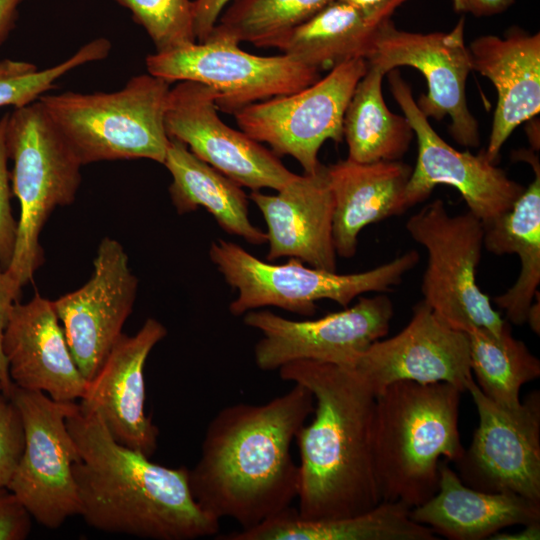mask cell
Returning <instances> with one entry per match:
<instances>
[{"label": "cell", "mask_w": 540, "mask_h": 540, "mask_svg": "<svg viewBox=\"0 0 540 540\" xmlns=\"http://www.w3.org/2000/svg\"><path fill=\"white\" fill-rule=\"evenodd\" d=\"M466 392L479 422L470 446L455 462L458 476L478 490L513 492L540 503V392L529 393L517 408L493 402L474 379Z\"/></svg>", "instance_id": "cell-13"}, {"label": "cell", "mask_w": 540, "mask_h": 540, "mask_svg": "<svg viewBox=\"0 0 540 540\" xmlns=\"http://www.w3.org/2000/svg\"><path fill=\"white\" fill-rule=\"evenodd\" d=\"M394 315L386 295L359 297L344 310L315 320H289L267 310L249 311L243 321L262 338L254 348L255 363L263 371L310 360L352 367L357 357L389 332Z\"/></svg>", "instance_id": "cell-14"}, {"label": "cell", "mask_w": 540, "mask_h": 540, "mask_svg": "<svg viewBox=\"0 0 540 540\" xmlns=\"http://www.w3.org/2000/svg\"><path fill=\"white\" fill-rule=\"evenodd\" d=\"M163 165L171 174V201L178 214L205 208L227 233L253 245L267 242L249 219L248 197L236 182L195 156L185 143L169 138Z\"/></svg>", "instance_id": "cell-27"}, {"label": "cell", "mask_w": 540, "mask_h": 540, "mask_svg": "<svg viewBox=\"0 0 540 540\" xmlns=\"http://www.w3.org/2000/svg\"><path fill=\"white\" fill-rule=\"evenodd\" d=\"M333 1L233 0L220 15L208 38L236 44L246 41L256 47L267 48Z\"/></svg>", "instance_id": "cell-31"}, {"label": "cell", "mask_w": 540, "mask_h": 540, "mask_svg": "<svg viewBox=\"0 0 540 540\" xmlns=\"http://www.w3.org/2000/svg\"><path fill=\"white\" fill-rule=\"evenodd\" d=\"M5 135L14 164L12 194L20 205L16 243L6 269L23 287L44 262L42 228L57 207L74 202L83 165L39 100L7 114Z\"/></svg>", "instance_id": "cell-6"}, {"label": "cell", "mask_w": 540, "mask_h": 540, "mask_svg": "<svg viewBox=\"0 0 540 540\" xmlns=\"http://www.w3.org/2000/svg\"><path fill=\"white\" fill-rule=\"evenodd\" d=\"M217 98V91L208 85L177 82L170 88L166 104L168 137L182 141L199 159L252 191H279L292 181L297 174L276 154L219 118Z\"/></svg>", "instance_id": "cell-16"}, {"label": "cell", "mask_w": 540, "mask_h": 540, "mask_svg": "<svg viewBox=\"0 0 540 540\" xmlns=\"http://www.w3.org/2000/svg\"><path fill=\"white\" fill-rule=\"evenodd\" d=\"M24 449V427L13 400L0 391V487H7Z\"/></svg>", "instance_id": "cell-34"}, {"label": "cell", "mask_w": 540, "mask_h": 540, "mask_svg": "<svg viewBox=\"0 0 540 540\" xmlns=\"http://www.w3.org/2000/svg\"><path fill=\"white\" fill-rule=\"evenodd\" d=\"M166 335L154 318L133 336L122 333L78 403L82 411L96 414L118 443L149 458L157 449L159 430L144 411V366Z\"/></svg>", "instance_id": "cell-19"}, {"label": "cell", "mask_w": 540, "mask_h": 540, "mask_svg": "<svg viewBox=\"0 0 540 540\" xmlns=\"http://www.w3.org/2000/svg\"><path fill=\"white\" fill-rule=\"evenodd\" d=\"M66 424L80 455L72 466L79 515L89 526L154 540L217 536L220 520L194 499L186 467L154 463L118 443L79 404Z\"/></svg>", "instance_id": "cell-2"}, {"label": "cell", "mask_w": 540, "mask_h": 540, "mask_svg": "<svg viewBox=\"0 0 540 540\" xmlns=\"http://www.w3.org/2000/svg\"><path fill=\"white\" fill-rule=\"evenodd\" d=\"M7 114L0 119V264L6 269L11 261L17 236V221L15 220L10 199L11 174L8 171V151L6 145Z\"/></svg>", "instance_id": "cell-35"}, {"label": "cell", "mask_w": 540, "mask_h": 540, "mask_svg": "<svg viewBox=\"0 0 540 540\" xmlns=\"http://www.w3.org/2000/svg\"><path fill=\"white\" fill-rule=\"evenodd\" d=\"M231 0H194L192 1L193 22L196 41L207 40L218 22L223 9Z\"/></svg>", "instance_id": "cell-38"}, {"label": "cell", "mask_w": 540, "mask_h": 540, "mask_svg": "<svg viewBox=\"0 0 540 540\" xmlns=\"http://www.w3.org/2000/svg\"><path fill=\"white\" fill-rule=\"evenodd\" d=\"M467 335L471 370L481 392L500 406L517 408L521 387L540 376L539 359L512 335L508 321L500 334L473 328Z\"/></svg>", "instance_id": "cell-30"}, {"label": "cell", "mask_w": 540, "mask_h": 540, "mask_svg": "<svg viewBox=\"0 0 540 540\" xmlns=\"http://www.w3.org/2000/svg\"><path fill=\"white\" fill-rule=\"evenodd\" d=\"M10 398L21 414L24 449L7 488L31 518L57 529L80 513L72 470L80 455L66 424L78 403L56 401L14 384Z\"/></svg>", "instance_id": "cell-9"}, {"label": "cell", "mask_w": 540, "mask_h": 540, "mask_svg": "<svg viewBox=\"0 0 540 540\" xmlns=\"http://www.w3.org/2000/svg\"><path fill=\"white\" fill-rule=\"evenodd\" d=\"M138 279L122 244L104 237L90 279L52 301L72 357L89 381L99 371L132 313Z\"/></svg>", "instance_id": "cell-17"}, {"label": "cell", "mask_w": 540, "mask_h": 540, "mask_svg": "<svg viewBox=\"0 0 540 540\" xmlns=\"http://www.w3.org/2000/svg\"><path fill=\"white\" fill-rule=\"evenodd\" d=\"M360 10L372 23L378 25L391 18L395 10L408 0H337Z\"/></svg>", "instance_id": "cell-39"}, {"label": "cell", "mask_w": 540, "mask_h": 540, "mask_svg": "<svg viewBox=\"0 0 540 540\" xmlns=\"http://www.w3.org/2000/svg\"><path fill=\"white\" fill-rule=\"evenodd\" d=\"M464 33L463 17L451 31L431 33L399 30L389 18L377 26L366 61L386 73L400 66L419 70L428 87L427 94L416 102L420 111L438 121L450 117L453 139L461 146L476 148L480 133L467 105L466 81L472 66Z\"/></svg>", "instance_id": "cell-12"}, {"label": "cell", "mask_w": 540, "mask_h": 540, "mask_svg": "<svg viewBox=\"0 0 540 540\" xmlns=\"http://www.w3.org/2000/svg\"><path fill=\"white\" fill-rule=\"evenodd\" d=\"M2 351L15 386L62 402L83 396L88 381L72 357L52 301L38 292L12 307Z\"/></svg>", "instance_id": "cell-20"}, {"label": "cell", "mask_w": 540, "mask_h": 540, "mask_svg": "<svg viewBox=\"0 0 540 540\" xmlns=\"http://www.w3.org/2000/svg\"><path fill=\"white\" fill-rule=\"evenodd\" d=\"M386 72L369 64L357 83L343 119L348 159L359 163L400 160L409 150L414 131L405 116L387 107L382 95Z\"/></svg>", "instance_id": "cell-29"}, {"label": "cell", "mask_w": 540, "mask_h": 540, "mask_svg": "<svg viewBox=\"0 0 540 540\" xmlns=\"http://www.w3.org/2000/svg\"><path fill=\"white\" fill-rule=\"evenodd\" d=\"M267 225L268 261L296 258L311 267L336 271L337 254L332 238L334 201L327 166L296 177L267 195L250 193Z\"/></svg>", "instance_id": "cell-21"}, {"label": "cell", "mask_w": 540, "mask_h": 540, "mask_svg": "<svg viewBox=\"0 0 540 540\" xmlns=\"http://www.w3.org/2000/svg\"><path fill=\"white\" fill-rule=\"evenodd\" d=\"M367 68L364 58L345 61L295 93L252 103L233 116L249 137L268 144L278 157L295 158L305 174L314 173L323 143L342 142L346 107Z\"/></svg>", "instance_id": "cell-10"}, {"label": "cell", "mask_w": 540, "mask_h": 540, "mask_svg": "<svg viewBox=\"0 0 540 540\" xmlns=\"http://www.w3.org/2000/svg\"><path fill=\"white\" fill-rule=\"evenodd\" d=\"M300 384L264 404L238 403L209 422L198 462L188 469L194 499L219 520L250 529L291 506L299 492V465L290 448L314 411Z\"/></svg>", "instance_id": "cell-1"}, {"label": "cell", "mask_w": 540, "mask_h": 540, "mask_svg": "<svg viewBox=\"0 0 540 540\" xmlns=\"http://www.w3.org/2000/svg\"><path fill=\"white\" fill-rule=\"evenodd\" d=\"M540 538V522L524 525V528L519 532L508 533H495L490 539L497 540H538Z\"/></svg>", "instance_id": "cell-42"}, {"label": "cell", "mask_w": 540, "mask_h": 540, "mask_svg": "<svg viewBox=\"0 0 540 540\" xmlns=\"http://www.w3.org/2000/svg\"><path fill=\"white\" fill-rule=\"evenodd\" d=\"M439 465L436 493L411 509V518L451 540H482L514 525L540 522V503L513 492L467 486L448 465Z\"/></svg>", "instance_id": "cell-24"}, {"label": "cell", "mask_w": 540, "mask_h": 540, "mask_svg": "<svg viewBox=\"0 0 540 540\" xmlns=\"http://www.w3.org/2000/svg\"><path fill=\"white\" fill-rule=\"evenodd\" d=\"M279 376L313 395L314 417L299 430L298 516L327 520L366 512L381 502L372 423L375 394L349 367L310 360L283 365Z\"/></svg>", "instance_id": "cell-3"}, {"label": "cell", "mask_w": 540, "mask_h": 540, "mask_svg": "<svg viewBox=\"0 0 540 540\" xmlns=\"http://www.w3.org/2000/svg\"><path fill=\"white\" fill-rule=\"evenodd\" d=\"M514 1L515 0H452V6L456 13L485 17L506 11Z\"/></svg>", "instance_id": "cell-40"}, {"label": "cell", "mask_w": 540, "mask_h": 540, "mask_svg": "<svg viewBox=\"0 0 540 540\" xmlns=\"http://www.w3.org/2000/svg\"><path fill=\"white\" fill-rule=\"evenodd\" d=\"M22 286L0 264V381L2 392L10 397L13 383L8 372V364L2 351V337L14 304L19 301Z\"/></svg>", "instance_id": "cell-37"}, {"label": "cell", "mask_w": 540, "mask_h": 540, "mask_svg": "<svg viewBox=\"0 0 540 540\" xmlns=\"http://www.w3.org/2000/svg\"><path fill=\"white\" fill-rule=\"evenodd\" d=\"M0 391H2V384H1V381H0Z\"/></svg>", "instance_id": "cell-44"}, {"label": "cell", "mask_w": 540, "mask_h": 540, "mask_svg": "<svg viewBox=\"0 0 540 540\" xmlns=\"http://www.w3.org/2000/svg\"><path fill=\"white\" fill-rule=\"evenodd\" d=\"M540 303L539 296L537 297V303H532L527 313L526 322L531 329L539 335L540 333Z\"/></svg>", "instance_id": "cell-43"}, {"label": "cell", "mask_w": 540, "mask_h": 540, "mask_svg": "<svg viewBox=\"0 0 540 540\" xmlns=\"http://www.w3.org/2000/svg\"><path fill=\"white\" fill-rule=\"evenodd\" d=\"M169 90L170 83L147 73L114 92L65 91L38 100L82 165L140 158L163 164Z\"/></svg>", "instance_id": "cell-5"}, {"label": "cell", "mask_w": 540, "mask_h": 540, "mask_svg": "<svg viewBox=\"0 0 540 540\" xmlns=\"http://www.w3.org/2000/svg\"><path fill=\"white\" fill-rule=\"evenodd\" d=\"M378 25L355 7L334 0L270 47L319 71L331 70L351 59L367 60Z\"/></svg>", "instance_id": "cell-28"}, {"label": "cell", "mask_w": 540, "mask_h": 540, "mask_svg": "<svg viewBox=\"0 0 540 540\" xmlns=\"http://www.w3.org/2000/svg\"><path fill=\"white\" fill-rule=\"evenodd\" d=\"M209 256L225 281L238 291L229 305L235 316L266 306L279 307L302 316L315 314L316 301L332 300L347 307L368 292H386L400 284L404 275L419 262L416 250H409L373 269L338 274L291 258L285 264L264 262L238 244L213 241Z\"/></svg>", "instance_id": "cell-7"}, {"label": "cell", "mask_w": 540, "mask_h": 540, "mask_svg": "<svg viewBox=\"0 0 540 540\" xmlns=\"http://www.w3.org/2000/svg\"><path fill=\"white\" fill-rule=\"evenodd\" d=\"M24 0H0V45L15 26L18 9Z\"/></svg>", "instance_id": "cell-41"}, {"label": "cell", "mask_w": 540, "mask_h": 540, "mask_svg": "<svg viewBox=\"0 0 540 540\" xmlns=\"http://www.w3.org/2000/svg\"><path fill=\"white\" fill-rule=\"evenodd\" d=\"M349 368L375 396L398 381L445 382L463 393L473 380L467 333L448 325L423 300L399 333L373 342Z\"/></svg>", "instance_id": "cell-18"}, {"label": "cell", "mask_w": 540, "mask_h": 540, "mask_svg": "<svg viewBox=\"0 0 540 540\" xmlns=\"http://www.w3.org/2000/svg\"><path fill=\"white\" fill-rule=\"evenodd\" d=\"M149 74L172 84L194 81L218 93V110L234 114L252 103L295 93L320 78V71L282 54L258 56L239 44L208 38L145 60Z\"/></svg>", "instance_id": "cell-11"}, {"label": "cell", "mask_w": 540, "mask_h": 540, "mask_svg": "<svg viewBox=\"0 0 540 540\" xmlns=\"http://www.w3.org/2000/svg\"><path fill=\"white\" fill-rule=\"evenodd\" d=\"M127 8L142 26L156 52H166L196 41L191 0H113Z\"/></svg>", "instance_id": "cell-33"}, {"label": "cell", "mask_w": 540, "mask_h": 540, "mask_svg": "<svg viewBox=\"0 0 540 540\" xmlns=\"http://www.w3.org/2000/svg\"><path fill=\"white\" fill-rule=\"evenodd\" d=\"M391 94L417 138V161L405 190L407 209L425 201L437 185L459 191L468 211L487 223L510 210L525 187L491 162L485 150L458 151L446 143L420 111L410 85L398 69L388 72Z\"/></svg>", "instance_id": "cell-15"}, {"label": "cell", "mask_w": 540, "mask_h": 540, "mask_svg": "<svg viewBox=\"0 0 540 540\" xmlns=\"http://www.w3.org/2000/svg\"><path fill=\"white\" fill-rule=\"evenodd\" d=\"M412 169L400 160L359 163L348 158L327 166L334 201L332 238L337 256L355 255L364 227L408 210L405 190Z\"/></svg>", "instance_id": "cell-23"}, {"label": "cell", "mask_w": 540, "mask_h": 540, "mask_svg": "<svg viewBox=\"0 0 540 540\" xmlns=\"http://www.w3.org/2000/svg\"><path fill=\"white\" fill-rule=\"evenodd\" d=\"M30 530L29 513L7 487H0V540H23Z\"/></svg>", "instance_id": "cell-36"}, {"label": "cell", "mask_w": 540, "mask_h": 540, "mask_svg": "<svg viewBox=\"0 0 540 540\" xmlns=\"http://www.w3.org/2000/svg\"><path fill=\"white\" fill-rule=\"evenodd\" d=\"M411 508L381 501L374 508L349 517L306 520L291 506L259 525L218 535L217 540H435V533L415 522Z\"/></svg>", "instance_id": "cell-26"}, {"label": "cell", "mask_w": 540, "mask_h": 540, "mask_svg": "<svg viewBox=\"0 0 540 540\" xmlns=\"http://www.w3.org/2000/svg\"><path fill=\"white\" fill-rule=\"evenodd\" d=\"M110 50L108 39L96 38L65 61L43 70L26 61L0 60V107L17 108L37 101L53 90L63 75L81 65L105 59Z\"/></svg>", "instance_id": "cell-32"}, {"label": "cell", "mask_w": 540, "mask_h": 540, "mask_svg": "<svg viewBox=\"0 0 540 540\" xmlns=\"http://www.w3.org/2000/svg\"><path fill=\"white\" fill-rule=\"evenodd\" d=\"M472 70L497 92L487 158L496 163L513 131L540 111V34L511 27L504 37L483 35L468 46Z\"/></svg>", "instance_id": "cell-22"}, {"label": "cell", "mask_w": 540, "mask_h": 540, "mask_svg": "<svg viewBox=\"0 0 540 540\" xmlns=\"http://www.w3.org/2000/svg\"><path fill=\"white\" fill-rule=\"evenodd\" d=\"M518 158L531 164L534 179L510 210L483 224V245L492 254H516L520 259L516 282L494 302L509 323L522 325L540 284V165L532 152L518 151Z\"/></svg>", "instance_id": "cell-25"}, {"label": "cell", "mask_w": 540, "mask_h": 540, "mask_svg": "<svg viewBox=\"0 0 540 540\" xmlns=\"http://www.w3.org/2000/svg\"><path fill=\"white\" fill-rule=\"evenodd\" d=\"M460 395L445 382L398 381L375 396L372 451L381 501L412 509L436 493L440 458L455 463L465 451Z\"/></svg>", "instance_id": "cell-4"}, {"label": "cell", "mask_w": 540, "mask_h": 540, "mask_svg": "<svg viewBox=\"0 0 540 540\" xmlns=\"http://www.w3.org/2000/svg\"><path fill=\"white\" fill-rule=\"evenodd\" d=\"M406 229L428 253L423 301L457 330L483 328L500 334L507 320L476 282L484 248L482 221L469 211L450 215L443 200L435 199L407 220Z\"/></svg>", "instance_id": "cell-8"}]
</instances>
